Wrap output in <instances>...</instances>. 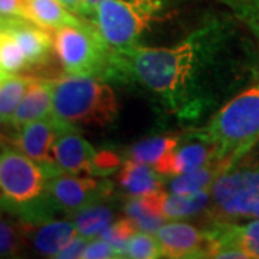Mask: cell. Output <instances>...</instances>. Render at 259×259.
Instances as JSON below:
<instances>
[{"label":"cell","mask_w":259,"mask_h":259,"mask_svg":"<svg viewBox=\"0 0 259 259\" xmlns=\"http://www.w3.org/2000/svg\"><path fill=\"white\" fill-rule=\"evenodd\" d=\"M8 150V140L5 139L3 136H0V154L5 153Z\"/></svg>","instance_id":"cell-34"},{"label":"cell","mask_w":259,"mask_h":259,"mask_svg":"<svg viewBox=\"0 0 259 259\" xmlns=\"http://www.w3.org/2000/svg\"><path fill=\"white\" fill-rule=\"evenodd\" d=\"M168 0H102L94 10V26L112 49L139 45L153 22L160 20Z\"/></svg>","instance_id":"cell-5"},{"label":"cell","mask_w":259,"mask_h":259,"mask_svg":"<svg viewBox=\"0 0 259 259\" xmlns=\"http://www.w3.org/2000/svg\"><path fill=\"white\" fill-rule=\"evenodd\" d=\"M232 15L259 39V0H221Z\"/></svg>","instance_id":"cell-25"},{"label":"cell","mask_w":259,"mask_h":259,"mask_svg":"<svg viewBox=\"0 0 259 259\" xmlns=\"http://www.w3.org/2000/svg\"><path fill=\"white\" fill-rule=\"evenodd\" d=\"M65 8L71 10L72 13H79L82 15V0H59Z\"/></svg>","instance_id":"cell-31"},{"label":"cell","mask_w":259,"mask_h":259,"mask_svg":"<svg viewBox=\"0 0 259 259\" xmlns=\"http://www.w3.org/2000/svg\"><path fill=\"white\" fill-rule=\"evenodd\" d=\"M249 218H259V197H258V200L255 202V204H253L252 210H250Z\"/></svg>","instance_id":"cell-33"},{"label":"cell","mask_w":259,"mask_h":259,"mask_svg":"<svg viewBox=\"0 0 259 259\" xmlns=\"http://www.w3.org/2000/svg\"><path fill=\"white\" fill-rule=\"evenodd\" d=\"M23 238L19 229L0 216V258H13L22 253Z\"/></svg>","instance_id":"cell-27"},{"label":"cell","mask_w":259,"mask_h":259,"mask_svg":"<svg viewBox=\"0 0 259 259\" xmlns=\"http://www.w3.org/2000/svg\"><path fill=\"white\" fill-rule=\"evenodd\" d=\"M54 47L65 74L108 79L112 48L94 25L82 23L55 29Z\"/></svg>","instance_id":"cell-6"},{"label":"cell","mask_w":259,"mask_h":259,"mask_svg":"<svg viewBox=\"0 0 259 259\" xmlns=\"http://www.w3.org/2000/svg\"><path fill=\"white\" fill-rule=\"evenodd\" d=\"M259 186V167L239 168V170H228L222 176L216 179L210 189V199L213 207L231 199L232 196L242 190L252 189Z\"/></svg>","instance_id":"cell-19"},{"label":"cell","mask_w":259,"mask_h":259,"mask_svg":"<svg viewBox=\"0 0 259 259\" xmlns=\"http://www.w3.org/2000/svg\"><path fill=\"white\" fill-rule=\"evenodd\" d=\"M164 258H207L206 233L183 222L163 223L154 232Z\"/></svg>","instance_id":"cell-10"},{"label":"cell","mask_w":259,"mask_h":259,"mask_svg":"<svg viewBox=\"0 0 259 259\" xmlns=\"http://www.w3.org/2000/svg\"><path fill=\"white\" fill-rule=\"evenodd\" d=\"M52 79L32 78L26 93L10 120V127L19 130L32 121L47 118L52 114Z\"/></svg>","instance_id":"cell-14"},{"label":"cell","mask_w":259,"mask_h":259,"mask_svg":"<svg viewBox=\"0 0 259 259\" xmlns=\"http://www.w3.org/2000/svg\"><path fill=\"white\" fill-rule=\"evenodd\" d=\"M66 125L68 124L59 122L52 115H49L47 118L32 121L16 130L12 143L20 153L40 164L51 179L61 173L56 164L54 147L58 134Z\"/></svg>","instance_id":"cell-8"},{"label":"cell","mask_w":259,"mask_h":259,"mask_svg":"<svg viewBox=\"0 0 259 259\" xmlns=\"http://www.w3.org/2000/svg\"><path fill=\"white\" fill-rule=\"evenodd\" d=\"M3 125H9V122L5 120V117H3V114L0 112V128H3Z\"/></svg>","instance_id":"cell-35"},{"label":"cell","mask_w":259,"mask_h":259,"mask_svg":"<svg viewBox=\"0 0 259 259\" xmlns=\"http://www.w3.org/2000/svg\"><path fill=\"white\" fill-rule=\"evenodd\" d=\"M140 197L151 213L164 218L166 221L170 219L176 221V219L190 218L204 210L210 200V190L183 196V194L166 193L164 189H161L154 193L140 196Z\"/></svg>","instance_id":"cell-11"},{"label":"cell","mask_w":259,"mask_h":259,"mask_svg":"<svg viewBox=\"0 0 259 259\" xmlns=\"http://www.w3.org/2000/svg\"><path fill=\"white\" fill-rule=\"evenodd\" d=\"M236 32L210 16L173 47L112 49L108 79L137 83L177 118L194 121L239 82Z\"/></svg>","instance_id":"cell-1"},{"label":"cell","mask_w":259,"mask_h":259,"mask_svg":"<svg viewBox=\"0 0 259 259\" xmlns=\"http://www.w3.org/2000/svg\"><path fill=\"white\" fill-rule=\"evenodd\" d=\"M118 183L133 197L151 194L163 189L161 175L156 168L134 160H125L118 176Z\"/></svg>","instance_id":"cell-16"},{"label":"cell","mask_w":259,"mask_h":259,"mask_svg":"<svg viewBox=\"0 0 259 259\" xmlns=\"http://www.w3.org/2000/svg\"><path fill=\"white\" fill-rule=\"evenodd\" d=\"M8 75H10V74H6V72H3V71L0 69V83L3 82V79H5V78H6Z\"/></svg>","instance_id":"cell-36"},{"label":"cell","mask_w":259,"mask_h":259,"mask_svg":"<svg viewBox=\"0 0 259 259\" xmlns=\"http://www.w3.org/2000/svg\"><path fill=\"white\" fill-rule=\"evenodd\" d=\"M48 189L55 210L74 214L85 207L102 203L110 197L112 186L105 180L59 173L49 179Z\"/></svg>","instance_id":"cell-7"},{"label":"cell","mask_w":259,"mask_h":259,"mask_svg":"<svg viewBox=\"0 0 259 259\" xmlns=\"http://www.w3.org/2000/svg\"><path fill=\"white\" fill-rule=\"evenodd\" d=\"M196 141L187 143L185 146L179 144L154 168L161 176H180L213 161L214 150L212 144L199 134H196Z\"/></svg>","instance_id":"cell-13"},{"label":"cell","mask_w":259,"mask_h":259,"mask_svg":"<svg viewBox=\"0 0 259 259\" xmlns=\"http://www.w3.org/2000/svg\"><path fill=\"white\" fill-rule=\"evenodd\" d=\"M32 76H20L18 74L8 75L0 83V112L9 122L18 108L19 102L28 90Z\"/></svg>","instance_id":"cell-23"},{"label":"cell","mask_w":259,"mask_h":259,"mask_svg":"<svg viewBox=\"0 0 259 259\" xmlns=\"http://www.w3.org/2000/svg\"><path fill=\"white\" fill-rule=\"evenodd\" d=\"M0 69L10 75L29 69L26 56L5 16H0Z\"/></svg>","instance_id":"cell-20"},{"label":"cell","mask_w":259,"mask_h":259,"mask_svg":"<svg viewBox=\"0 0 259 259\" xmlns=\"http://www.w3.org/2000/svg\"><path fill=\"white\" fill-rule=\"evenodd\" d=\"M71 216L74 219L72 222L78 231V235L87 238L88 241L100 236L102 232L111 225L112 218H114L111 209H108L107 206H102L101 203L85 207Z\"/></svg>","instance_id":"cell-22"},{"label":"cell","mask_w":259,"mask_h":259,"mask_svg":"<svg viewBox=\"0 0 259 259\" xmlns=\"http://www.w3.org/2000/svg\"><path fill=\"white\" fill-rule=\"evenodd\" d=\"M137 231L139 229H137L134 221L127 216V218L120 219L117 222H112L100 236L102 239L111 243L115 250L120 253L121 258H125V250H127L128 241L137 233Z\"/></svg>","instance_id":"cell-24"},{"label":"cell","mask_w":259,"mask_h":259,"mask_svg":"<svg viewBox=\"0 0 259 259\" xmlns=\"http://www.w3.org/2000/svg\"><path fill=\"white\" fill-rule=\"evenodd\" d=\"M0 16L30 20L26 0H0Z\"/></svg>","instance_id":"cell-29"},{"label":"cell","mask_w":259,"mask_h":259,"mask_svg":"<svg viewBox=\"0 0 259 259\" xmlns=\"http://www.w3.org/2000/svg\"><path fill=\"white\" fill-rule=\"evenodd\" d=\"M102 0H82V15H93L95 8Z\"/></svg>","instance_id":"cell-32"},{"label":"cell","mask_w":259,"mask_h":259,"mask_svg":"<svg viewBox=\"0 0 259 259\" xmlns=\"http://www.w3.org/2000/svg\"><path fill=\"white\" fill-rule=\"evenodd\" d=\"M49 177L40 164L23 153L8 148L0 154V212L25 226L51 221Z\"/></svg>","instance_id":"cell-2"},{"label":"cell","mask_w":259,"mask_h":259,"mask_svg":"<svg viewBox=\"0 0 259 259\" xmlns=\"http://www.w3.org/2000/svg\"><path fill=\"white\" fill-rule=\"evenodd\" d=\"M196 134L212 144L216 161L233 168L259 141V82L231 98Z\"/></svg>","instance_id":"cell-3"},{"label":"cell","mask_w":259,"mask_h":259,"mask_svg":"<svg viewBox=\"0 0 259 259\" xmlns=\"http://www.w3.org/2000/svg\"><path fill=\"white\" fill-rule=\"evenodd\" d=\"M161 256V248L154 233L151 235L148 232H137L128 241L125 258L156 259Z\"/></svg>","instance_id":"cell-26"},{"label":"cell","mask_w":259,"mask_h":259,"mask_svg":"<svg viewBox=\"0 0 259 259\" xmlns=\"http://www.w3.org/2000/svg\"><path fill=\"white\" fill-rule=\"evenodd\" d=\"M180 143L182 139L177 136H158L143 140L130 148L128 158L154 167L167 157Z\"/></svg>","instance_id":"cell-21"},{"label":"cell","mask_w":259,"mask_h":259,"mask_svg":"<svg viewBox=\"0 0 259 259\" xmlns=\"http://www.w3.org/2000/svg\"><path fill=\"white\" fill-rule=\"evenodd\" d=\"M35 231L30 235V243L37 253L55 258L61 250L66 248L78 236L74 222L69 221H47L32 225Z\"/></svg>","instance_id":"cell-15"},{"label":"cell","mask_w":259,"mask_h":259,"mask_svg":"<svg viewBox=\"0 0 259 259\" xmlns=\"http://www.w3.org/2000/svg\"><path fill=\"white\" fill-rule=\"evenodd\" d=\"M29 18L42 28L55 30L62 26L82 25L81 19L68 10L59 0H26Z\"/></svg>","instance_id":"cell-18"},{"label":"cell","mask_w":259,"mask_h":259,"mask_svg":"<svg viewBox=\"0 0 259 259\" xmlns=\"http://www.w3.org/2000/svg\"><path fill=\"white\" fill-rule=\"evenodd\" d=\"M82 259H112L121 258L120 253L115 250L111 243L105 239H91L87 243L85 249H83Z\"/></svg>","instance_id":"cell-28"},{"label":"cell","mask_w":259,"mask_h":259,"mask_svg":"<svg viewBox=\"0 0 259 259\" xmlns=\"http://www.w3.org/2000/svg\"><path fill=\"white\" fill-rule=\"evenodd\" d=\"M54 153L61 173L97 176L98 151L78 133L76 127L66 125L61 130L56 137Z\"/></svg>","instance_id":"cell-9"},{"label":"cell","mask_w":259,"mask_h":259,"mask_svg":"<svg viewBox=\"0 0 259 259\" xmlns=\"http://www.w3.org/2000/svg\"><path fill=\"white\" fill-rule=\"evenodd\" d=\"M88 239L87 238H83L81 235H78L76 238H75L74 241L71 242L66 248L61 250L58 255H56L55 258L58 259H75V258H81V255H82L83 249H85V246H87V243H88Z\"/></svg>","instance_id":"cell-30"},{"label":"cell","mask_w":259,"mask_h":259,"mask_svg":"<svg viewBox=\"0 0 259 259\" xmlns=\"http://www.w3.org/2000/svg\"><path fill=\"white\" fill-rule=\"evenodd\" d=\"M26 56L29 69L48 64L54 52V37L47 29L23 18H6Z\"/></svg>","instance_id":"cell-12"},{"label":"cell","mask_w":259,"mask_h":259,"mask_svg":"<svg viewBox=\"0 0 259 259\" xmlns=\"http://www.w3.org/2000/svg\"><path fill=\"white\" fill-rule=\"evenodd\" d=\"M228 168L221 161L213 160L210 163L199 167L196 170L187 171L185 175L176 176L170 182V192L183 196H190L199 192L210 190L216 179L226 173Z\"/></svg>","instance_id":"cell-17"},{"label":"cell","mask_w":259,"mask_h":259,"mask_svg":"<svg viewBox=\"0 0 259 259\" xmlns=\"http://www.w3.org/2000/svg\"><path fill=\"white\" fill-rule=\"evenodd\" d=\"M52 91L51 115L72 127H105L115 121L120 111V104L111 85L102 82L97 76L65 74L52 79Z\"/></svg>","instance_id":"cell-4"}]
</instances>
